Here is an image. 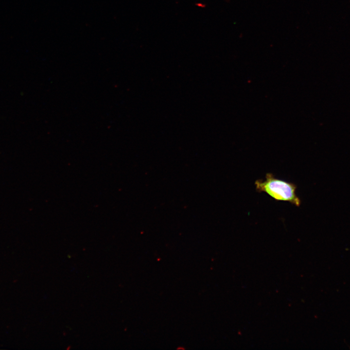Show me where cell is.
Wrapping results in <instances>:
<instances>
[{
	"instance_id": "cell-1",
	"label": "cell",
	"mask_w": 350,
	"mask_h": 350,
	"mask_svg": "<svg viewBox=\"0 0 350 350\" xmlns=\"http://www.w3.org/2000/svg\"><path fill=\"white\" fill-rule=\"evenodd\" d=\"M254 184L258 192H265L277 201L288 202L297 207L300 205V199L296 193L297 187L294 183L267 173L264 179H257Z\"/></svg>"
},
{
	"instance_id": "cell-2",
	"label": "cell",
	"mask_w": 350,
	"mask_h": 350,
	"mask_svg": "<svg viewBox=\"0 0 350 350\" xmlns=\"http://www.w3.org/2000/svg\"><path fill=\"white\" fill-rule=\"evenodd\" d=\"M196 5L198 7L204 8L205 7V5L202 3H196Z\"/></svg>"
}]
</instances>
